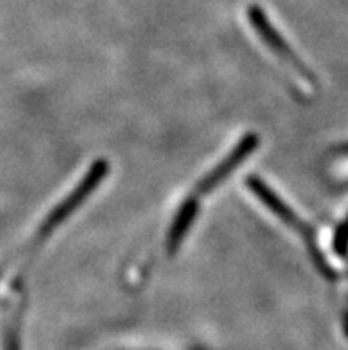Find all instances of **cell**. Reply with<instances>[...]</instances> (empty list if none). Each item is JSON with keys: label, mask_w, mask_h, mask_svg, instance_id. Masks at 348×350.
<instances>
[{"label": "cell", "mask_w": 348, "mask_h": 350, "mask_svg": "<svg viewBox=\"0 0 348 350\" xmlns=\"http://www.w3.org/2000/svg\"><path fill=\"white\" fill-rule=\"evenodd\" d=\"M245 185H247V189H249V191H252V194H254L256 198H258V200H260L261 203H263L265 206H267V208L273 213V215H276V217L281 219V221L284 222L286 226H290L291 230H295L297 233H299V235L306 240V244L309 245L311 256H313V260H314V263L318 265V269H320L323 274L332 275L331 267H329V263L325 262L323 254L320 253L317 245H314V235H313V231H311V228L300 221L299 215H297V213L293 212V210H291L290 206H288V204L284 203V201H282L281 198H279V196L276 194V192H273L272 189H270V187L263 182V180H261V178L254 176V174H252V176H247Z\"/></svg>", "instance_id": "2"}, {"label": "cell", "mask_w": 348, "mask_h": 350, "mask_svg": "<svg viewBox=\"0 0 348 350\" xmlns=\"http://www.w3.org/2000/svg\"><path fill=\"white\" fill-rule=\"evenodd\" d=\"M199 213V200L190 194L183 203L180 204L176 215L172 219V224L169 228L168 239H165V249H168V256H174L180 251V247L185 242L187 233L190 231L194 224L196 217Z\"/></svg>", "instance_id": "5"}, {"label": "cell", "mask_w": 348, "mask_h": 350, "mask_svg": "<svg viewBox=\"0 0 348 350\" xmlns=\"http://www.w3.org/2000/svg\"><path fill=\"white\" fill-rule=\"evenodd\" d=\"M258 146H260V137L256 133H247V135H243L242 141L238 142L237 146L230 151V155L226 157L210 173L204 174L199 180V183L196 185L194 191H192V196L199 200L201 196H206L215 191L217 187L226 182V178L230 176L235 169H238V165L242 164L247 157H251L254 153Z\"/></svg>", "instance_id": "4"}, {"label": "cell", "mask_w": 348, "mask_h": 350, "mask_svg": "<svg viewBox=\"0 0 348 350\" xmlns=\"http://www.w3.org/2000/svg\"><path fill=\"white\" fill-rule=\"evenodd\" d=\"M247 18H249L252 29L256 31V34L260 36V40L263 41L265 46H269L270 52H272L278 59H281L290 70L295 71L297 75H300L304 80H308L309 84H313L314 79L313 75H311V71L306 68L304 62L297 57L295 50H291L288 41L282 38L281 32L272 25L269 16L263 13V9L258 8V5H249V8H247Z\"/></svg>", "instance_id": "3"}, {"label": "cell", "mask_w": 348, "mask_h": 350, "mask_svg": "<svg viewBox=\"0 0 348 350\" xmlns=\"http://www.w3.org/2000/svg\"><path fill=\"white\" fill-rule=\"evenodd\" d=\"M109 173H111V164H109L105 159H100L91 164L89 171L84 174V178L77 183L75 189H73L64 200L59 201L57 206H55V208L44 217V221L41 222L40 230L36 231V235L32 237L31 244L25 249L27 258L34 256L36 251L50 239V235H53V233L57 231V228L61 226V224H64V222H66L68 219H70L71 215L88 201L89 196L96 191L98 187H100V183L103 182V178Z\"/></svg>", "instance_id": "1"}, {"label": "cell", "mask_w": 348, "mask_h": 350, "mask_svg": "<svg viewBox=\"0 0 348 350\" xmlns=\"http://www.w3.org/2000/svg\"><path fill=\"white\" fill-rule=\"evenodd\" d=\"M23 310H25V304L22 301L20 306L16 308V313L9 320L8 329H5L4 350H20V322H22Z\"/></svg>", "instance_id": "6"}]
</instances>
